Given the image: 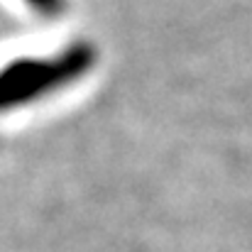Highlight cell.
I'll list each match as a JSON object with an SVG mask.
<instances>
[{"label": "cell", "mask_w": 252, "mask_h": 252, "mask_svg": "<svg viewBox=\"0 0 252 252\" xmlns=\"http://www.w3.org/2000/svg\"><path fill=\"white\" fill-rule=\"evenodd\" d=\"M34 12L39 15H47V17H54V15H62L64 10V0H25Z\"/></svg>", "instance_id": "obj_2"}, {"label": "cell", "mask_w": 252, "mask_h": 252, "mask_svg": "<svg viewBox=\"0 0 252 252\" xmlns=\"http://www.w3.org/2000/svg\"><path fill=\"white\" fill-rule=\"evenodd\" d=\"M93 64L88 47H71L54 59H20L0 71V110L25 105L74 81Z\"/></svg>", "instance_id": "obj_1"}]
</instances>
